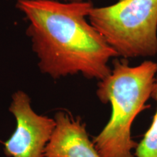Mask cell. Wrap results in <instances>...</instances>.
Segmentation results:
<instances>
[{"label":"cell","mask_w":157,"mask_h":157,"mask_svg":"<svg viewBox=\"0 0 157 157\" xmlns=\"http://www.w3.org/2000/svg\"><path fill=\"white\" fill-rule=\"evenodd\" d=\"M88 20L124 59L157 54V0H118L93 7Z\"/></svg>","instance_id":"cell-3"},{"label":"cell","mask_w":157,"mask_h":157,"mask_svg":"<svg viewBox=\"0 0 157 157\" xmlns=\"http://www.w3.org/2000/svg\"><path fill=\"white\" fill-rule=\"evenodd\" d=\"M157 76V63L145 60L130 66L127 59H115L111 73L99 80L96 90L103 103H110L111 118L93 143L101 157H135L137 143L131 136L135 119L148 108Z\"/></svg>","instance_id":"cell-2"},{"label":"cell","mask_w":157,"mask_h":157,"mask_svg":"<svg viewBox=\"0 0 157 157\" xmlns=\"http://www.w3.org/2000/svg\"><path fill=\"white\" fill-rule=\"evenodd\" d=\"M151 97L157 103V76ZM135 157H157V109L153 121L143 140L137 145L134 154Z\"/></svg>","instance_id":"cell-6"},{"label":"cell","mask_w":157,"mask_h":157,"mask_svg":"<svg viewBox=\"0 0 157 157\" xmlns=\"http://www.w3.org/2000/svg\"><path fill=\"white\" fill-rule=\"evenodd\" d=\"M56 127L44 152V157H101L90 140L86 124L66 111L54 117Z\"/></svg>","instance_id":"cell-5"},{"label":"cell","mask_w":157,"mask_h":157,"mask_svg":"<svg viewBox=\"0 0 157 157\" xmlns=\"http://www.w3.org/2000/svg\"><path fill=\"white\" fill-rule=\"evenodd\" d=\"M15 5L28 23L26 35L43 74L99 81L111 73L109 63L119 57L88 20L91 1L17 0Z\"/></svg>","instance_id":"cell-1"},{"label":"cell","mask_w":157,"mask_h":157,"mask_svg":"<svg viewBox=\"0 0 157 157\" xmlns=\"http://www.w3.org/2000/svg\"><path fill=\"white\" fill-rule=\"evenodd\" d=\"M9 110L15 118L16 127L5 143V154L7 157H44L56 127L55 119L35 112L30 97L22 90L12 96Z\"/></svg>","instance_id":"cell-4"},{"label":"cell","mask_w":157,"mask_h":157,"mask_svg":"<svg viewBox=\"0 0 157 157\" xmlns=\"http://www.w3.org/2000/svg\"><path fill=\"white\" fill-rule=\"evenodd\" d=\"M56 1L64 2H78L90 1V0H56Z\"/></svg>","instance_id":"cell-7"}]
</instances>
